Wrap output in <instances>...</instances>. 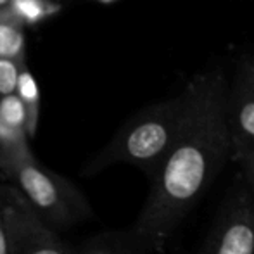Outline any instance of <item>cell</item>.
I'll use <instances>...</instances> for the list:
<instances>
[{
    "mask_svg": "<svg viewBox=\"0 0 254 254\" xmlns=\"http://www.w3.org/2000/svg\"><path fill=\"white\" fill-rule=\"evenodd\" d=\"M225 120L230 137V159L239 166L254 199V56H237L228 80Z\"/></svg>",
    "mask_w": 254,
    "mask_h": 254,
    "instance_id": "obj_4",
    "label": "cell"
},
{
    "mask_svg": "<svg viewBox=\"0 0 254 254\" xmlns=\"http://www.w3.org/2000/svg\"><path fill=\"white\" fill-rule=\"evenodd\" d=\"M10 254H74L33 211L14 184H0Z\"/></svg>",
    "mask_w": 254,
    "mask_h": 254,
    "instance_id": "obj_6",
    "label": "cell"
},
{
    "mask_svg": "<svg viewBox=\"0 0 254 254\" xmlns=\"http://www.w3.org/2000/svg\"><path fill=\"white\" fill-rule=\"evenodd\" d=\"M23 64L24 63L0 57V97L16 94L17 78H19V69Z\"/></svg>",
    "mask_w": 254,
    "mask_h": 254,
    "instance_id": "obj_13",
    "label": "cell"
},
{
    "mask_svg": "<svg viewBox=\"0 0 254 254\" xmlns=\"http://www.w3.org/2000/svg\"><path fill=\"white\" fill-rule=\"evenodd\" d=\"M95 2H99V3H114V2H118V0H95Z\"/></svg>",
    "mask_w": 254,
    "mask_h": 254,
    "instance_id": "obj_15",
    "label": "cell"
},
{
    "mask_svg": "<svg viewBox=\"0 0 254 254\" xmlns=\"http://www.w3.org/2000/svg\"><path fill=\"white\" fill-rule=\"evenodd\" d=\"M63 7V0H9V9L24 26H35L51 19Z\"/></svg>",
    "mask_w": 254,
    "mask_h": 254,
    "instance_id": "obj_11",
    "label": "cell"
},
{
    "mask_svg": "<svg viewBox=\"0 0 254 254\" xmlns=\"http://www.w3.org/2000/svg\"><path fill=\"white\" fill-rule=\"evenodd\" d=\"M16 95L19 97L21 104L26 113V133L28 137H35L38 128V120H40V88L35 80L33 73L24 63L19 69V78L16 85Z\"/></svg>",
    "mask_w": 254,
    "mask_h": 254,
    "instance_id": "obj_10",
    "label": "cell"
},
{
    "mask_svg": "<svg viewBox=\"0 0 254 254\" xmlns=\"http://www.w3.org/2000/svg\"><path fill=\"white\" fill-rule=\"evenodd\" d=\"M80 254H152L140 235L130 228L123 232H111L88 242Z\"/></svg>",
    "mask_w": 254,
    "mask_h": 254,
    "instance_id": "obj_7",
    "label": "cell"
},
{
    "mask_svg": "<svg viewBox=\"0 0 254 254\" xmlns=\"http://www.w3.org/2000/svg\"><path fill=\"white\" fill-rule=\"evenodd\" d=\"M0 118L12 127L26 130V113L16 94L0 97Z\"/></svg>",
    "mask_w": 254,
    "mask_h": 254,
    "instance_id": "obj_12",
    "label": "cell"
},
{
    "mask_svg": "<svg viewBox=\"0 0 254 254\" xmlns=\"http://www.w3.org/2000/svg\"><path fill=\"white\" fill-rule=\"evenodd\" d=\"M9 5V0H0V9H2V7H7Z\"/></svg>",
    "mask_w": 254,
    "mask_h": 254,
    "instance_id": "obj_16",
    "label": "cell"
},
{
    "mask_svg": "<svg viewBox=\"0 0 254 254\" xmlns=\"http://www.w3.org/2000/svg\"><path fill=\"white\" fill-rule=\"evenodd\" d=\"M195 254H254V199L239 171Z\"/></svg>",
    "mask_w": 254,
    "mask_h": 254,
    "instance_id": "obj_5",
    "label": "cell"
},
{
    "mask_svg": "<svg viewBox=\"0 0 254 254\" xmlns=\"http://www.w3.org/2000/svg\"><path fill=\"white\" fill-rule=\"evenodd\" d=\"M187 92L144 107L118 130L113 140L85 168L92 177L113 164H131L147 175H154L173 145L184 121Z\"/></svg>",
    "mask_w": 254,
    "mask_h": 254,
    "instance_id": "obj_2",
    "label": "cell"
},
{
    "mask_svg": "<svg viewBox=\"0 0 254 254\" xmlns=\"http://www.w3.org/2000/svg\"><path fill=\"white\" fill-rule=\"evenodd\" d=\"M0 254H10L9 253V237H7V227L3 220V204L0 197Z\"/></svg>",
    "mask_w": 254,
    "mask_h": 254,
    "instance_id": "obj_14",
    "label": "cell"
},
{
    "mask_svg": "<svg viewBox=\"0 0 254 254\" xmlns=\"http://www.w3.org/2000/svg\"><path fill=\"white\" fill-rule=\"evenodd\" d=\"M28 140L30 137L26 130L12 127L0 118V175L14 164L33 156Z\"/></svg>",
    "mask_w": 254,
    "mask_h": 254,
    "instance_id": "obj_9",
    "label": "cell"
},
{
    "mask_svg": "<svg viewBox=\"0 0 254 254\" xmlns=\"http://www.w3.org/2000/svg\"><path fill=\"white\" fill-rule=\"evenodd\" d=\"M0 177L21 190L33 211L52 228H67L92 218L87 197L69 180L42 166L35 156L14 164Z\"/></svg>",
    "mask_w": 254,
    "mask_h": 254,
    "instance_id": "obj_3",
    "label": "cell"
},
{
    "mask_svg": "<svg viewBox=\"0 0 254 254\" xmlns=\"http://www.w3.org/2000/svg\"><path fill=\"white\" fill-rule=\"evenodd\" d=\"M228 78L214 67L185 85L187 104L173 145L154 171L147 201L133 230L151 253H163L190 209L206 194L230 159L225 120Z\"/></svg>",
    "mask_w": 254,
    "mask_h": 254,
    "instance_id": "obj_1",
    "label": "cell"
},
{
    "mask_svg": "<svg viewBox=\"0 0 254 254\" xmlns=\"http://www.w3.org/2000/svg\"><path fill=\"white\" fill-rule=\"evenodd\" d=\"M24 26L7 7L0 9V57L26 63V35Z\"/></svg>",
    "mask_w": 254,
    "mask_h": 254,
    "instance_id": "obj_8",
    "label": "cell"
}]
</instances>
